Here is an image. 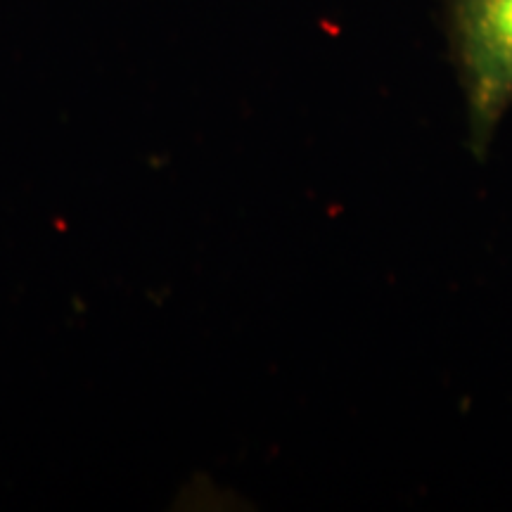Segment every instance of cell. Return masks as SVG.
<instances>
[{
  "mask_svg": "<svg viewBox=\"0 0 512 512\" xmlns=\"http://www.w3.org/2000/svg\"><path fill=\"white\" fill-rule=\"evenodd\" d=\"M470 147L484 157L512 107V0H446Z\"/></svg>",
  "mask_w": 512,
  "mask_h": 512,
  "instance_id": "obj_1",
  "label": "cell"
}]
</instances>
